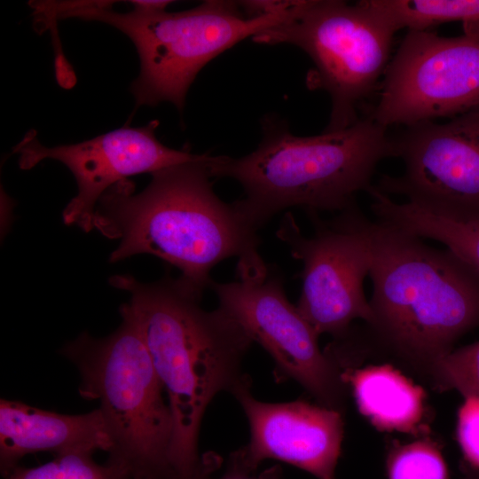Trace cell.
<instances>
[{"label":"cell","instance_id":"15","mask_svg":"<svg viewBox=\"0 0 479 479\" xmlns=\"http://www.w3.org/2000/svg\"><path fill=\"white\" fill-rule=\"evenodd\" d=\"M343 381L358 411L379 430L425 435L426 392L389 364L346 368Z\"/></svg>","mask_w":479,"mask_h":479},{"label":"cell","instance_id":"1","mask_svg":"<svg viewBox=\"0 0 479 479\" xmlns=\"http://www.w3.org/2000/svg\"><path fill=\"white\" fill-rule=\"evenodd\" d=\"M206 153L198 161L152 173L148 185L135 193L128 178L108 188L96 206L93 227L108 239H118L109 261L137 254L155 255L177 267L178 277L202 296L214 280L212 269L237 257L238 273H260L268 265L258 252L257 231L232 203L214 192Z\"/></svg>","mask_w":479,"mask_h":479},{"label":"cell","instance_id":"21","mask_svg":"<svg viewBox=\"0 0 479 479\" xmlns=\"http://www.w3.org/2000/svg\"><path fill=\"white\" fill-rule=\"evenodd\" d=\"M457 440L465 466L479 471V397H467L458 412Z\"/></svg>","mask_w":479,"mask_h":479},{"label":"cell","instance_id":"8","mask_svg":"<svg viewBox=\"0 0 479 479\" xmlns=\"http://www.w3.org/2000/svg\"><path fill=\"white\" fill-rule=\"evenodd\" d=\"M281 274H240L211 289L218 308L260 344L274 362L277 381L293 380L320 405L343 412L349 387L334 357L318 345L319 335L287 299Z\"/></svg>","mask_w":479,"mask_h":479},{"label":"cell","instance_id":"18","mask_svg":"<svg viewBox=\"0 0 479 479\" xmlns=\"http://www.w3.org/2000/svg\"><path fill=\"white\" fill-rule=\"evenodd\" d=\"M4 479H130V476L114 463L98 464L91 453L73 452L56 455L51 461L35 467L17 466Z\"/></svg>","mask_w":479,"mask_h":479},{"label":"cell","instance_id":"17","mask_svg":"<svg viewBox=\"0 0 479 479\" xmlns=\"http://www.w3.org/2000/svg\"><path fill=\"white\" fill-rule=\"evenodd\" d=\"M393 32L425 31L451 21L479 20V0H360Z\"/></svg>","mask_w":479,"mask_h":479},{"label":"cell","instance_id":"22","mask_svg":"<svg viewBox=\"0 0 479 479\" xmlns=\"http://www.w3.org/2000/svg\"><path fill=\"white\" fill-rule=\"evenodd\" d=\"M216 460L211 457L203 458V467L197 479H281L282 469L279 465L273 466L262 473L251 471L240 464L231 453L226 462L224 472L215 477L212 473L216 468Z\"/></svg>","mask_w":479,"mask_h":479},{"label":"cell","instance_id":"10","mask_svg":"<svg viewBox=\"0 0 479 479\" xmlns=\"http://www.w3.org/2000/svg\"><path fill=\"white\" fill-rule=\"evenodd\" d=\"M356 206L328 220L309 214L314 227L310 236L302 233L294 216L287 212L276 232L291 255L302 263L296 276L302 280L296 307L318 335L328 334L334 338L354 320L367 324L372 319L364 292L370 255L355 219Z\"/></svg>","mask_w":479,"mask_h":479},{"label":"cell","instance_id":"5","mask_svg":"<svg viewBox=\"0 0 479 479\" xmlns=\"http://www.w3.org/2000/svg\"><path fill=\"white\" fill-rule=\"evenodd\" d=\"M113 1H51L54 20L80 18L111 25L134 43L140 60L130 90L136 107L170 102L183 110L199 72L240 41L294 19L304 8L250 18L239 1L208 0L190 10L169 12L172 1H130L129 12L112 9Z\"/></svg>","mask_w":479,"mask_h":479},{"label":"cell","instance_id":"13","mask_svg":"<svg viewBox=\"0 0 479 479\" xmlns=\"http://www.w3.org/2000/svg\"><path fill=\"white\" fill-rule=\"evenodd\" d=\"M250 428L248 444L232 454L256 471L265 459L279 460L318 479H335L343 438L342 413L305 400L266 403L251 393L247 375L231 391Z\"/></svg>","mask_w":479,"mask_h":479},{"label":"cell","instance_id":"9","mask_svg":"<svg viewBox=\"0 0 479 479\" xmlns=\"http://www.w3.org/2000/svg\"><path fill=\"white\" fill-rule=\"evenodd\" d=\"M479 106V38L408 30L369 116L389 128L456 117Z\"/></svg>","mask_w":479,"mask_h":479},{"label":"cell","instance_id":"20","mask_svg":"<svg viewBox=\"0 0 479 479\" xmlns=\"http://www.w3.org/2000/svg\"><path fill=\"white\" fill-rule=\"evenodd\" d=\"M442 392L458 390L467 397H479V342L452 350L434 366L427 382Z\"/></svg>","mask_w":479,"mask_h":479},{"label":"cell","instance_id":"25","mask_svg":"<svg viewBox=\"0 0 479 479\" xmlns=\"http://www.w3.org/2000/svg\"><path fill=\"white\" fill-rule=\"evenodd\" d=\"M462 467L465 475L463 479H479L478 470L473 469L465 465H462Z\"/></svg>","mask_w":479,"mask_h":479},{"label":"cell","instance_id":"24","mask_svg":"<svg viewBox=\"0 0 479 479\" xmlns=\"http://www.w3.org/2000/svg\"><path fill=\"white\" fill-rule=\"evenodd\" d=\"M464 35L479 38V20L463 23Z\"/></svg>","mask_w":479,"mask_h":479},{"label":"cell","instance_id":"4","mask_svg":"<svg viewBox=\"0 0 479 479\" xmlns=\"http://www.w3.org/2000/svg\"><path fill=\"white\" fill-rule=\"evenodd\" d=\"M262 140L252 153L232 158L213 156V177H230L244 190L233 202L258 231L273 216L293 207L307 215L342 212L367 192L377 165L394 157L388 128L369 115L337 131L311 137L292 134L285 120L262 119Z\"/></svg>","mask_w":479,"mask_h":479},{"label":"cell","instance_id":"19","mask_svg":"<svg viewBox=\"0 0 479 479\" xmlns=\"http://www.w3.org/2000/svg\"><path fill=\"white\" fill-rule=\"evenodd\" d=\"M388 479H449L438 445L431 440L395 443L386 458Z\"/></svg>","mask_w":479,"mask_h":479},{"label":"cell","instance_id":"6","mask_svg":"<svg viewBox=\"0 0 479 479\" xmlns=\"http://www.w3.org/2000/svg\"><path fill=\"white\" fill-rule=\"evenodd\" d=\"M122 319L111 334L96 339L83 333L60 352L80 373L81 397L99 401L113 441L107 461L130 479H175L171 410L139 331Z\"/></svg>","mask_w":479,"mask_h":479},{"label":"cell","instance_id":"2","mask_svg":"<svg viewBox=\"0 0 479 479\" xmlns=\"http://www.w3.org/2000/svg\"><path fill=\"white\" fill-rule=\"evenodd\" d=\"M354 214L370 255L368 350L428 382L435 365L479 326V274L447 248L372 220L357 205Z\"/></svg>","mask_w":479,"mask_h":479},{"label":"cell","instance_id":"14","mask_svg":"<svg viewBox=\"0 0 479 479\" xmlns=\"http://www.w3.org/2000/svg\"><path fill=\"white\" fill-rule=\"evenodd\" d=\"M113 441L99 408L82 414H63L17 400L0 401V469L4 476L26 455H56L105 451Z\"/></svg>","mask_w":479,"mask_h":479},{"label":"cell","instance_id":"12","mask_svg":"<svg viewBox=\"0 0 479 479\" xmlns=\"http://www.w3.org/2000/svg\"><path fill=\"white\" fill-rule=\"evenodd\" d=\"M157 120L142 127L125 126L89 140L53 147L43 145L35 130L14 146L21 169H30L45 159L63 163L73 174L77 194L63 210L67 225L90 232L96 206L102 194L117 182L141 173H153L174 165L202 159L162 144L156 137Z\"/></svg>","mask_w":479,"mask_h":479},{"label":"cell","instance_id":"16","mask_svg":"<svg viewBox=\"0 0 479 479\" xmlns=\"http://www.w3.org/2000/svg\"><path fill=\"white\" fill-rule=\"evenodd\" d=\"M367 193L375 219L442 243L479 274V213L438 211L406 200L397 202L373 186Z\"/></svg>","mask_w":479,"mask_h":479},{"label":"cell","instance_id":"11","mask_svg":"<svg viewBox=\"0 0 479 479\" xmlns=\"http://www.w3.org/2000/svg\"><path fill=\"white\" fill-rule=\"evenodd\" d=\"M404 172L374 186L430 209L479 213V106L444 123L427 121L392 136Z\"/></svg>","mask_w":479,"mask_h":479},{"label":"cell","instance_id":"7","mask_svg":"<svg viewBox=\"0 0 479 479\" xmlns=\"http://www.w3.org/2000/svg\"><path fill=\"white\" fill-rule=\"evenodd\" d=\"M394 34L359 1L308 0L294 19L251 39L262 44H292L310 58L313 67L306 84L330 96L331 114L325 131L331 132L360 118V103L376 89L390 61Z\"/></svg>","mask_w":479,"mask_h":479},{"label":"cell","instance_id":"3","mask_svg":"<svg viewBox=\"0 0 479 479\" xmlns=\"http://www.w3.org/2000/svg\"><path fill=\"white\" fill-rule=\"evenodd\" d=\"M109 283L130 293L120 314L139 331L168 397L175 479H197L202 468L199 433L206 409L216 395L231 393L244 378L241 364L253 342L218 307L202 309L201 296L179 278L142 283L130 275H114Z\"/></svg>","mask_w":479,"mask_h":479},{"label":"cell","instance_id":"23","mask_svg":"<svg viewBox=\"0 0 479 479\" xmlns=\"http://www.w3.org/2000/svg\"><path fill=\"white\" fill-rule=\"evenodd\" d=\"M303 1V0H302ZM302 1H239V4L250 18L276 14L294 10L300 6Z\"/></svg>","mask_w":479,"mask_h":479}]
</instances>
